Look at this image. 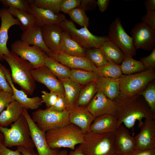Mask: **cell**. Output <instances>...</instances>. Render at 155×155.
I'll return each mask as SVG.
<instances>
[{
    "mask_svg": "<svg viewBox=\"0 0 155 155\" xmlns=\"http://www.w3.org/2000/svg\"><path fill=\"white\" fill-rule=\"evenodd\" d=\"M68 152L66 150L59 151L57 155H68Z\"/></svg>",
    "mask_w": 155,
    "mask_h": 155,
    "instance_id": "obj_55",
    "label": "cell"
},
{
    "mask_svg": "<svg viewBox=\"0 0 155 155\" xmlns=\"http://www.w3.org/2000/svg\"><path fill=\"white\" fill-rule=\"evenodd\" d=\"M7 9L9 13L21 23L20 28L22 31L35 24V18L31 14L23 11L11 8Z\"/></svg>",
    "mask_w": 155,
    "mask_h": 155,
    "instance_id": "obj_34",
    "label": "cell"
},
{
    "mask_svg": "<svg viewBox=\"0 0 155 155\" xmlns=\"http://www.w3.org/2000/svg\"><path fill=\"white\" fill-rule=\"evenodd\" d=\"M21 40L30 45L36 46L40 48L46 55L50 56L51 51L46 46L43 39L41 27L35 25L22 31Z\"/></svg>",
    "mask_w": 155,
    "mask_h": 155,
    "instance_id": "obj_23",
    "label": "cell"
},
{
    "mask_svg": "<svg viewBox=\"0 0 155 155\" xmlns=\"http://www.w3.org/2000/svg\"><path fill=\"white\" fill-rule=\"evenodd\" d=\"M17 148L20 151L22 155H38L34 149L29 148L23 147L18 146Z\"/></svg>",
    "mask_w": 155,
    "mask_h": 155,
    "instance_id": "obj_52",
    "label": "cell"
},
{
    "mask_svg": "<svg viewBox=\"0 0 155 155\" xmlns=\"http://www.w3.org/2000/svg\"><path fill=\"white\" fill-rule=\"evenodd\" d=\"M155 79V68L132 74L123 75L119 78L120 95L125 97H133L143 90Z\"/></svg>",
    "mask_w": 155,
    "mask_h": 155,
    "instance_id": "obj_6",
    "label": "cell"
},
{
    "mask_svg": "<svg viewBox=\"0 0 155 155\" xmlns=\"http://www.w3.org/2000/svg\"><path fill=\"white\" fill-rule=\"evenodd\" d=\"M11 47V52L29 62L34 69L44 65L46 54L38 47L31 46L21 40L13 42Z\"/></svg>",
    "mask_w": 155,
    "mask_h": 155,
    "instance_id": "obj_10",
    "label": "cell"
},
{
    "mask_svg": "<svg viewBox=\"0 0 155 155\" xmlns=\"http://www.w3.org/2000/svg\"><path fill=\"white\" fill-rule=\"evenodd\" d=\"M70 18L74 22L82 27H88L89 19L85 11L80 6L70 11L68 13Z\"/></svg>",
    "mask_w": 155,
    "mask_h": 155,
    "instance_id": "obj_37",
    "label": "cell"
},
{
    "mask_svg": "<svg viewBox=\"0 0 155 155\" xmlns=\"http://www.w3.org/2000/svg\"><path fill=\"white\" fill-rule=\"evenodd\" d=\"M70 69H78L93 71L96 66L86 57L69 55L59 51L49 56Z\"/></svg>",
    "mask_w": 155,
    "mask_h": 155,
    "instance_id": "obj_18",
    "label": "cell"
},
{
    "mask_svg": "<svg viewBox=\"0 0 155 155\" xmlns=\"http://www.w3.org/2000/svg\"><path fill=\"white\" fill-rule=\"evenodd\" d=\"M3 58L10 67L13 83L18 84L26 95H32L36 84L32 73L34 69L32 65L11 51Z\"/></svg>",
    "mask_w": 155,
    "mask_h": 155,
    "instance_id": "obj_2",
    "label": "cell"
},
{
    "mask_svg": "<svg viewBox=\"0 0 155 155\" xmlns=\"http://www.w3.org/2000/svg\"><path fill=\"white\" fill-rule=\"evenodd\" d=\"M24 108L16 100L13 101L0 114V126L7 127L15 122L22 115Z\"/></svg>",
    "mask_w": 155,
    "mask_h": 155,
    "instance_id": "obj_27",
    "label": "cell"
},
{
    "mask_svg": "<svg viewBox=\"0 0 155 155\" xmlns=\"http://www.w3.org/2000/svg\"><path fill=\"white\" fill-rule=\"evenodd\" d=\"M96 82H90L82 87L75 107H86L97 92Z\"/></svg>",
    "mask_w": 155,
    "mask_h": 155,
    "instance_id": "obj_33",
    "label": "cell"
},
{
    "mask_svg": "<svg viewBox=\"0 0 155 155\" xmlns=\"http://www.w3.org/2000/svg\"><path fill=\"white\" fill-rule=\"evenodd\" d=\"M137 95H142L151 111L155 114V81L150 82L146 88Z\"/></svg>",
    "mask_w": 155,
    "mask_h": 155,
    "instance_id": "obj_38",
    "label": "cell"
},
{
    "mask_svg": "<svg viewBox=\"0 0 155 155\" xmlns=\"http://www.w3.org/2000/svg\"><path fill=\"white\" fill-rule=\"evenodd\" d=\"M97 6L95 0H82L80 6L85 11L94 9Z\"/></svg>",
    "mask_w": 155,
    "mask_h": 155,
    "instance_id": "obj_48",
    "label": "cell"
},
{
    "mask_svg": "<svg viewBox=\"0 0 155 155\" xmlns=\"http://www.w3.org/2000/svg\"><path fill=\"white\" fill-rule=\"evenodd\" d=\"M110 1L109 0H98L96 3L99 10L102 12L106 11L108 8Z\"/></svg>",
    "mask_w": 155,
    "mask_h": 155,
    "instance_id": "obj_51",
    "label": "cell"
},
{
    "mask_svg": "<svg viewBox=\"0 0 155 155\" xmlns=\"http://www.w3.org/2000/svg\"><path fill=\"white\" fill-rule=\"evenodd\" d=\"M70 123L78 127L84 134L90 130V125L95 118L86 107H75L70 111Z\"/></svg>",
    "mask_w": 155,
    "mask_h": 155,
    "instance_id": "obj_22",
    "label": "cell"
},
{
    "mask_svg": "<svg viewBox=\"0 0 155 155\" xmlns=\"http://www.w3.org/2000/svg\"><path fill=\"white\" fill-rule=\"evenodd\" d=\"M44 42L46 46L55 53L59 51L64 32L60 25L52 24L41 27Z\"/></svg>",
    "mask_w": 155,
    "mask_h": 155,
    "instance_id": "obj_21",
    "label": "cell"
},
{
    "mask_svg": "<svg viewBox=\"0 0 155 155\" xmlns=\"http://www.w3.org/2000/svg\"><path fill=\"white\" fill-rule=\"evenodd\" d=\"M118 128L116 117L106 114L96 118L90 125L89 131L97 133H115Z\"/></svg>",
    "mask_w": 155,
    "mask_h": 155,
    "instance_id": "obj_24",
    "label": "cell"
},
{
    "mask_svg": "<svg viewBox=\"0 0 155 155\" xmlns=\"http://www.w3.org/2000/svg\"><path fill=\"white\" fill-rule=\"evenodd\" d=\"M0 67L2 69L6 80L12 89L13 97L15 100L27 110H36L42 105V103L41 98L38 96L28 97L23 91L18 90L14 86L9 69L3 65L0 62Z\"/></svg>",
    "mask_w": 155,
    "mask_h": 155,
    "instance_id": "obj_17",
    "label": "cell"
},
{
    "mask_svg": "<svg viewBox=\"0 0 155 155\" xmlns=\"http://www.w3.org/2000/svg\"><path fill=\"white\" fill-rule=\"evenodd\" d=\"M4 141V136L3 134L0 131V144L3 143Z\"/></svg>",
    "mask_w": 155,
    "mask_h": 155,
    "instance_id": "obj_56",
    "label": "cell"
},
{
    "mask_svg": "<svg viewBox=\"0 0 155 155\" xmlns=\"http://www.w3.org/2000/svg\"><path fill=\"white\" fill-rule=\"evenodd\" d=\"M108 61L120 65L125 56L122 51L113 42L108 39L100 48Z\"/></svg>",
    "mask_w": 155,
    "mask_h": 155,
    "instance_id": "obj_29",
    "label": "cell"
},
{
    "mask_svg": "<svg viewBox=\"0 0 155 155\" xmlns=\"http://www.w3.org/2000/svg\"><path fill=\"white\" fill-rule=\"evenodd\" d=\"M1 90V88H0V92Z\"/></svg>",
    "mask_w": 155,
    "mask_h": 155,
    "instance_id": "obj_58",
    "label": "cell"
},
{
    "mask_svg": "<svg viewBox=\"0 0 155 155\" xmlns=\"http://www.w3.org/2000/svg\"><path fill=\"white\" fill-rule=\"evenodd\" d=\"M68 155H85L79 149L77 148L75 150H72Z\"/></svg>",
    "mask_w": 155,
    "mask_h": 155,
    "instance_id": "obj_54",
    "label": "cell"
},
{
    "mask_svg": "<svg viewBox=\"0 0 155 155\" xmlns=\"http://www.w3.org/2000/svg\"><path fill=\"white\" fill-rule=\"evenodd\" d=\"M96 82L97 90L100 91L109 99L113 100L120 95V82L119 79L98 76Z\"/></svg>",
    "mask_w": 155,
    "mask_h": 155,
    "instance_id": "obj_25",
    "label": "cell"
},
{
    "mask_svg": "<svg viewBox=\"0 0 155 155\" xmlns=\"http://www.w3.org/2000/svg\"><path fill=\"white\" fill-rule=\"evenodd\" d=\"M86 57L92 62L96 67H101L108 62L100 48H93L86 49Z\"/></svg>",
    "mask_w": 155,
    "mask_h": 155,
    "instance_id": "obj_36",
    "label": "cell"
},
{
    "mask_svg": "<svg viewBox=\"0 0 155 155\" xmlns=\"http://www.w3.org/2000/svg\"><path fill=\"white\" fill-rule=\"evenodd\" d=\"M115 133H97L89 131L77 147L85 155H111L115 153Z\"/></svg>",
    "mask_w": 155,
    "mask_h": 155,
    "instance_id": "obj_4",
    "label": "cell"
},
{
    "mask_svg": "<svg viewBox=\"0 0 155 155\" xmlns=\"http://www.w3.org/2000/svg\"><path fill=\"white\" fill-rule=\"evenodd\" d=\"M141 20L142 22L155 30V11H147Z\"/></svg>",
    "mask_w": 155,
    "mask_h": 155,
    "instance_id": "obj_46",
    "label": "cell"
},
{
    "mask_svg": "<svg viewBox=\"0 0 155 155\" xmlns=\"http://www.w3.org/2000/svg\"><path fill=\"white\" fill-rule=\"evenodd\" d=\"M119 66L122 73L124 75L135 73L146 69L140 61L131 57L125 56Z\"/></svg>",
    "mask_w": 155,
    "mask_h": 155,
    "instance_id": "obj_35",
    "label": "cell"
},
{
    "mask_svg": "<svg viewBox=\"0 0 155 155\" xmlns=\"http://www.w3.org/2000/svg\"><path fill=\"white\" fill-rule=\"evenodd\" d=\"M86 49L64 31L59 51L72 55L86 57Z\"/></svg>",
    "mask_w": 155,
    "mask_h": 155,
    "instance_id": "obj_28",
    "label": "cell"
},
{
    "mask_svg": "<svg viewBox=\"0 0 155 155\" xmlns=\"http://www.w3.org/2000/svg\"><path fill=\"white\" fill-rule=\"evenodd\" d=\"M0 131L4 136L3 144L7 147L17 146L34 149L35 147L28 122L23 114L10 125V128L0 126Z\"/></svg>",
    "mask_w": 155,
    "mask_h": 155,
    "instance_id": "obj_5",
    "label": "cell"
},
{
    "mask_svg": "<svg viewBox=\"0 0 155 155\" xmlns=\"http://www.w3.org/2000/svg\"><path fill=\"white\" fill-rule=\"evenodd\" d=\"M3 5L5 7L21 10L28 13L32 0H0Z\"/></svg>",
    "mask_w": 155,
    "mask_h": 155,
    "instance_id": "obj_40",
    "label": "cell"
},
{
    "mask_svg": "<svg viewBox=\"0 0 155 155\" xmlns=\"http://www.w3.org/2000/svg\"><path fill=\"white\" fill-rule=\"evenodd\" d=\"M69 113L67 110L59 112L39 109L32 113L31 118L38 127L46 132L69 124Z\"/></svg>",
    "mask_w": 155,
    "mask_h": 155,
    "instance_id": "obj_8",
    "label": "cell"
},
{
    "mask_svg": "<svg viewBox=\"0 0 155 155\" xmlns=\"http://www.w3.org/2000/svg\"><path fill=\"white\" fill-rule=\"evenodd\" d=\"M140 61L146 69L155 68V48L149 55L141 58Z\"/></svg>",
    "mask_w": 155,
    "mask_h": 155,
    "instance_id": "obj_45",
    "label": "cell"
},
{
    "mask_svg": "<svg viewBox=\"0 0 155 155\" xmlns=\"http://www.w3.org/2000/svg\"><path fill=\"white\" fill-rule=\"evenodd\" d=\"M115 134V153L121 155H131L135 149L134 137L122 124L119 127Z\"/></svg>",
    "mask_w": 155,
    "mask_h": 155,
    "instance_id": "obj_19",
    "label": "cell"
},
{
    "mask_svg": "<svg viewBox=\"0 0 155 155\" xmlns=\"http://www.w3.org/2000/svg\"><path fill=\"white\" fill-rule=\"evenodd\" d=\"M42 94L41 99L42 103H44L47 107L49 108L52 106L56 101L58 95L52 91L50 92L45 91H42Z\"/></svg>",
    "mask_w": 155,
    "mask_h": 155,
    "instance_id": "obj_41",
    "label": "cell"
},
{
    "mask_svg": "<svg viewBox=\"0 0 155 155\" xmlns=\"http://www.w3.org/2000/svg\"><path fill=\"white\" fill-rule=\"evenodd\" d=\"M0 155H22L18 148L15 150H11L6 147L3 143L0 144Z\"/></svg>",
    "mask_w": 155,
    "mask_h": 155,
    "instance_id": "obj_49",
    "label": "cell"
},
{
    "mask_svg": "<svg viewBox=\"0 0 155 155\" xmlns=\"http://www.w3.org/2000/svg\"><path fill=\"white\" fill-rule=\"evenodd\" d=\"M86 108L95 118L106 114L116 115V108L114 101L99 90L97 91Z\"/></svg>",
    "mask_w": 155,
    "mask_h": 155,
    "instance_id": "obj_13",
    "label": "cell"
},
{
    "mask_svg": "<svg viewBox=\"0 0 155 155\" xmlns=\"http://www.w3.org/2000/svg\"><path fill=\"white\" fill-rule=\"evenodd\" d=\"M107 36L119 48L125 56L133 57L136 55V49L132 37L126 32L119 18H116L111 23Z\"/></svg>",
    "mask_w": 155,
    "mask_h": 155,
    "instance_id": "obj_9",
    "label": "cell"
},
{
    "mask_svg": "<svg viewBox=\"0 0 155 155\" xmlns=\"http://www.w3.org/2000/svg\"><path fill=\"white\" fill-rule=\"evenodd\" d=\"M47 109L59 112L67 110V102L65 95H59L54 104L50 108Z\"/></svg>",
    "mask_w": 155,
    "mask_h": 155,
    "instance_id": "obj_44",
    "label": "cell"
},
{
    "mask_svg": "<svg viewBox=\"0 0 155 155\" xmlns=\"http://www.w3.org/2000/svg\"><path fill=\"white\" fill-rule=\"evenodd\" d=\"M28 13L34 16L35 25L41 27L52 24L59 25L66 19L64 14H56L49 10L38 8L33 3L30 5Z\"/></svg>",
    "mask_w": 155,
    "mask_h": 155,
    "instance_id": "obj_20",
    "label": "cell"
},
{
    "mask_svg": "<svg viewBox=\"0 0 155 155\" xmlns=\"http://www.w3.org/2000/svg\"><path fill=\"white\" fill-rule=\"evenodd\" d=\"M144 4L147 11H155V0H146Z\"/></svg>",
    "mask_w": 155,
    "mask_h": 155,
    "instance_id": "obj_53",
    "label": "cell"
},
{
    "mask_svg": "<svg viewBox=\"0 0 155 155\" xmlns=\"http://www.w3.org/2000/svg\"><path fill=\"white\" fill-rule=\"evenodd\" d=\"M0 18L1 21L0 27V61H2L4 60L3 56L8 54L10 52L7 46L9 38V29L13 25L20 26L21 23L9 13L6 8L0 9Z\"/></svg>",
    "mask_w": 155,
    "mask_h": 155,
    "instance_id": "obj_15",
    "label": "cell"
},
{
    "mask_svg": "<svg viewBox=\"0 0 155 155\" xmlns=\"http://www.w3.org/2000/svg\"><path fill=\"white\" fill-rule=\"evenodd\" d=\"M131 155H155V148L143 150H135Z\"/></svg>",
    "mask_w": 155,
    "mask_h": 155,
    "instance_id": "obj_50",
    "label": "cell"
},
{
    "mask_svg": "<svg viewBox=\"0 0 155 155\" xmlns=\"http://www.w3.org/2000/svg\"><path fill=\"white\" fill-rule=\"evenodd\" d=\"M111 155H120V154H117V153H114Z\"/></svg>",
    "mask_w": 155,
    "mask_h": 155,
    "instance_id": "obj_57",
    "label": "cell"
},
{
    "mask_svg": "<svg viewBox=\"0 0 155 155\" xmlns=\"http://www.w3.org/2000/svg\"><path fill=\"white\" fill-rule=\"evenodd\" d=\"M140 131L134 137L135 150H143L155 148V119H145Z\"/></svg>",
    "mask_w": 155,
    "mask_h": 155,
    "instance_id": "obj_14",
    "label": "cell"
},
{
    "mask_svg": "<svg viewBox=\"0 0 155 155\" xmlns=\"http://www.w3.org/2000/svg\"><path fill=\"white\" fill-rule=\"evenodd\" d=\"M60 25L70 37L86 49L100 48L108 39V36H98L92 34L88 27L78 29L71 20L66 19Z\"/></svg>",
    "mask_w": 155,
    "mask_h": 155,
    "instance_id": "obj_7",
    "label": "cell"
},
{
    "mask_svg": "<svg viewBox=\"0 0 155 155\" xmlns=\"http://www.w3.org/2000/svg\"><path fill=\"white\" fill-rule=\"evenodd\" d=\"M32 73L36 81L44 85L50 91L58 95H65L64 88L61 81L45 65L34 69Z\"/></svg>",
    "mask_w": 155,
    "mask_h": 155,
    "instance_id": "obj_16",
    "label": "cell"
},
{
    "mask_svg": "<svg viewBox=\"0 0 155 155\" xmlns=\"http://www.w3.org/2000/svg\"><path fill=\"white\" fill-rule=\"evenodd\" d=\"M84 133L77 126L69 123L45 132V137L49 146L53 150L62 148L75 150V146L83 142Z\"/></svg>",
    "mask_w": 155,
    "mask_h": 155,
    "instance_id": "obj_3",
    "label": "cell"
},
{
    "mask_svg": "<svg viewBox=\"0 0 155 155\" xmlns=\"http://www.w3.org/2000/svg\"><path fill=\"white\" fill-rule=\"evenodd\" d=\"M0 88L2 91L12 94V89L7 81L4 72L0 67Z\"/></svg>",
    "mask_w": 155,
    "mask_h": 155,
    "instance_id": "obj_47",
    "label": "cell"
},
{
    "mask_svg": "<svg viewBox=\"0 0 155 155\" xmlns=\"http://www.w3.org/2000/svg\"><path fill=\"white\" fill-rule=\"evenodd\" d=\"M81 0H61L60 3V11L67 13L72 9L80 5Z\"/></svg>",
    "mask_w": 155,
    "mask_h": 155,
    "instance_id": "obj_42",
    "label": "cell"
},
{
    "mask_svg": "<svg viewBox=\"0 0 155 155\" xmlns=\"http://www.w3.org/2000/svg\"><path fill=\"white\" fill-rule=\"evenodd\" d=\"M59 80L63 86L67 102V110L69 111L75 107L82 86L69 78H59Z\"/></svg>",
    "mask_w": 155,
    "mask_h": 155,
    "instance_id": "obj_26",
    "label": "cell"
},
{
    "mask_svg": "<svg viewBox=\"0 0 155 155\" xmlns=\"http://www.w3.org/2000/svg\"><path fill=\"white\" fill-rule=\"evenodd\" d=\"M93 71L98 76L111 79H119L123 75L119 65L111 61L101 67H96Z\"/></svg>",
    "mask_w": 155,
    "mask_h": 155,
    "instance_id": "obj_32",
    "label": "cell"
},
{
    "mask_svg": "<svg viewBox=\"0 0 155 155\" xmlns=\"http://www.w3.org/2000/svg\"><path fill=\"white\" fill-rule=\"evenodd\" d=\"M14 100L12 93L1 90L0 92V114Z\"/></svg>",
    "mask_w": 155,
    "mask_h": 155,
    "instance_id": "obj_43",
    "label": "cell"
},
{
    "mask_svg": "<svg viewBox=\"0 0 155 155\" xmlns=\"http://www.w3.org/2000/svg\"><path fill=\"white\" fill-rule=\"evenodd\" d=\"M61 0H35L33 4L36 7L49 10L55 13H60V4Z\"/></svg>",
    "mask_w": 155,
    "mask_h": 155,
    "instance_id": "obj_39",
    "label": "cell"
},
{
    "mask_svg": "<svg viewBox=\"0 0 155 155\" xmlns=\"http://www.w3.org/2000/svg\"><path fill=\"white\" fill-rule=\"evenodd\" d=\"M98 77L93 71L78 69H71L69 78L81 85H85L96 82Z\"/></svg>",
    "mask_w": 155,
    "mask_h": 155,
    "instance_id": "obj_31",
    "label": "cell"
},
{
    "mask_svg": "<svg viewBox=\"0 0 155 155\" xmlns=\"http://www.w3.org/2000/svg\"><path fill=\"white\" fill-rule=\"evenodd\" d=\"M131 34L136 50L151 51L155 48V30L144 23H136L131 29Z\"/></svg>",
    "mask_w": 155,
    "mask_h": 155,
    "instance_id": "obj_11",
    "label": "cell"
},
{
    "mask_svg": "<svg viewBox=\"0 0 155 155\" xmlns=\"http://www.w3.org/2000/svg\"><path fill=\"white\" fill-rule=\"evenodd\" d=\"M22 114L27 120L30 135L38 155H57L59 149L53 150L46 141L45 132L41 130L33 121L27 110L24 108Z\"/></svg>",
    "mask_w": 155,
    "mask_h": 155,
    "instance_id": "obj_12",
    "label": "cell"
},
{
    "mask_svg": "<svg viewBox=\"0 0 155 155\" xmlns=\"http://www.w3.org/2000/svg\"><path fill=\"white\" fill-rule=\"evenodd\" d=\"M44 65L59 79L69 78L71 69L46 54L45 56Z\"/></svg>",
    "mask_w": 155,
    "mask_h": 155,
    "instance_id": "obj_30",
    "label": "cell"
},
{
    "mask_svg": "<svg viewBox=\"0 0 155 155\" xmlns=\"http://www.w3.org/2000/svg\"><path fill=\"white\" fill-rule=\"evenodd\" d=\"M113 101L116 108L115 116L118 121V127L123 123L127 128L132 129L133 132L136 121H139L140 128L143 119H155V114L141 95L127 98L119 95Z\"/></svg>",
    "mask_w": 155,
    "mask_h": 155,
    "instance_id": "obj_1",
    "label": "cell"
}]
</instances>
